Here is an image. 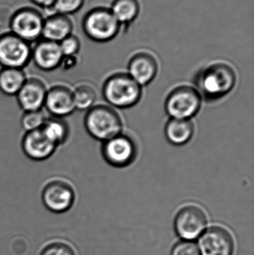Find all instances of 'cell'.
<instances>
[{
    "mask_svg": "<svg viewBox=\"0 0 254 255\" xmlns=\"http://www.w3.org/2000/svg\"><path fill=\"white\" fill-rule=\"evenodd\" d=\"M236 82L237 75L231 66L222 63L212 64L197 76V91L205 100L214 101L229 94Z\"/></svg>",
    "mask_w": 254,
    "mask_h": 255,
    "instance_id": "cell-1",
    "label": "cell"
},
{
    "mask_svg": "<svg viewBox=\"0 0 254 255\" xmlns=\"http://www.w3.org/2000/svg\"><path fill=\"white\" fill-rule=\"evenodd\" d=\"M103 96L109 104L119 109H128L140 101L142 88L129 74L116 73L104 82Z\"/></svg>",
    "mask_w": 254,
    "mask_h": 255,
    "instance_id": "cell-2",
    "label": "cell"
},
{
    "mask_svg": "<svg viewBox=\"0 0 254 255\" xmlns=\"http://www.w3.org/2000/svg\"><path fill=\"white\" fill-rule=\"evenodd\" d=\"M85 127L92 137L104 142L122 132V121L119 114L109 106H96L87 111Z\"/></svg>",
    "mask_w": 254,
    "mask_h": 255,
    "instance_id": "cell-3",
    "label": "cell"
},
{
    "mask_svg": "<svg viewBox=\"0 0 254 255\" xmlns=\"http://www.w3.org/2000/svg\"><path fill=\"white\" fill-rule=\"evenodd\" d=\"M120 25L110 9L104 6L89 9L83 20L85 34L96 43H104L114 38Z\"/></svg>",
    "mask_w": 254,
    "mask_h": 255,
    "instance_id": "cell-4",
    "label": "cell"
},
{
    "mask_svg": "<svg viewBox=\"0 0 254 255\" xmlns=\"http://www.w3.org/2000/svg\"><path fill=\"white\" fill-rule=\"evenodd\" d=\"M201 106V95L190 86L176 88L165 103L166 112L173 119L190 120L198 113Z\"/></svg>",
    "mask_w": 254,
    "mask_h": 255,
    "instance_id": "cell-5",
    "label": "cell"
},
{
    "mask_svg": "<svg viewBox=\"0 0 254 255\" xmlns=\"http://www.w3.org/2000/svg\"><path fill=\"white\" fill-rule=\"evenodd\" d=\"M32 43H28L13 34L0 37V67L22 69L31 61Z\"/></svg>",
    "mask_w": 254,
    "mask_h": 255,
    "instance_id": "cell-6",
    "label": "cell"
},
{
    "mask_svg": "<svg viewBox=\"0 0 254 255\" xmlns=\"http://www.w3.org/2000/svg\"><path fill=\"white\" fill-rule=\"evenodd\" d=\"M101 154L105 161L112 166L125 167L136 160L137 146L131 136L120 133L104 141Z\"/></svg>",
    "mask_w": 254,
    "mask_h": 255,
    "instance_id": "cell-7",
    "label": "cell"
},
{
    "mask_svg": "<svg viewBox=\"0 0 254 255\" xmlns=\"http://www.w3.org/2000/svg\"><path fill=\"white\" fill-rule=\"evenodd\" d=\"M41 198L43 205L49 211L62 214L73 207L76 199V193L70 183L56 178L45 185Z\"/></svg>",
    "mask_w": 254,
    "mask_h": 255,
    "instance_id": "cell-8",
    "label": "cell"
},
{
    "mask_svg": "<svg viewBox=\"0 0 254 255\" xmlns=\"http://www.w3.org/2000/svg\"><path fill=\"white\" fill-rule=\"evenodd\" d=\"M44 21V17L39 12L23 9L12 18L11 33L28 43H34L41 39Z\"/></svg>",
    "mask_w": 254,
    "mask_h": 255,
    "instance_id": "cell-9",
    "label": "cell"
},
{
    "mask_svg": "<svg viewBox=\"0 0 254 255\" xmlns=\"http://www.w3.org/2000/svg\"><path fill=\"white\" fill-rule=\"evenodd\" d=\"M207 223V217L201 208L187 206L182 208L176 216L174 227L182 239L189 241L203 233Z\"/></svg>",
    "mask_w": 254,
    "mask_h": 255,
    "instance_id": "cell-10",
    "label": "cell"
},
{
    "mask_svg": "<svg viewBox=\"0 0 254 255\" xmlns=\"http://www.w3.org/2000/svg\"><path fill=\"white\" fill-rule=\"evenodd\" d=\"M64 55L59 43L42 40L32 43L31 63L38 70L52 72L59 68Z\"/></svg>",
    "mask_w": 254,
    "mask_h": 255,
    "instance_id": "cell-11",
    "label": "cell"
},
{
    "mask_svg": "<svg viewBox=\"0 0 254 255\" xmlns=\"http://www.w3.org/2000/svg\"><path fill=\"white\" fill-rule=\"evenodd\" d=\"M234 241L231 234L222 227L207 229L199 240L201 255H232Z\"/></svg>",
    "mask_w": 254,
    "mask_h": 255,
    "instance_id": "cell-12",
    "label": "cell"
},
{
    "mask_svg": "<svg viewBox=\"0 0 254 255\" xmlns=\"http://www.w3.org/2000/svg\"><path fill=\"white\" fill-rule=\"evenodd\" d=\"M44 108L55 118H64L76 110L73 91L64 85H56L48 89Z\"/></svg>",
    "mask_w": 254,
    "mask_h": 255,
    "instance_id": "cell-13",
    "label": "cell"
},
{
    "mask_svg": "<svg viewBox=\"0 0 254 255\" xmlns=\"http://www.w3.org/2000/svg\"><path fill=\"white\" fill-rule=\"evenodd\" d=\"M22 151L34 161H43L53 155L58 146L45 134L41 128L25 132L21 142Z\"/></svg>",
    "mask_w": 254,
    "mask_h": 255,
    "instance_id": "cell-14",
    "label": "cell"
},
{
    "mask_svg": "<svg viewBox=\"0 0 254 255\" xmlns=\"http://www.w3.org/2000/svg\"><path fill=\"white\" fill-rule=\"evenodd\" d=\"M47 91L46 84L40 79L27 78L16 94L18 105L24 112L41 110L44 107Z\"/></svg>",
    "mask_w": 254,
    "mask_h": 255,
    "instance_id": "cell-15",
    "label": "cell"
},
{
    "mask_svg": "<svg viewBox=\"0 0 254 255\" xmlns=\"http://www.w3.org/2000/svg\"><path fill=\"white\" fill-rule=\"evenodd\" d=\"M158 64L156 58L148 52H142L134 55L128 64V74L140 86L150 84L156 77Z\"/></svg>",
    "mask_w": 254,
    "mask_h": 255,
    "instance_id": "cell-16",
    "label": "cell"
},
{
    "mask_svg": "<svg viewBox=\"0 0 254 255\" xmlns=\"http://www.w3.org/2000/svg\"><path fill=\"white\" fill-rule=\"evenodd\" d=\"M71 32L72 24L69 18L64 15H55L44 21L41 39L59 43L70 36Z\"/></svg>",
    "mask_w": 254,
    "mask_h": 255,
    "instance_id": "cell-17",
    "label": "cell"
},
{
    "mask_svg": "<svg viewBox=\"0 0 254 255\" xmlns=\"http://www.w3.org/2000/svg\"><path fill=\"white\" fill-rule=\"evenodd\" d=\"M195 132V127L190 120L171 118L165 127V135L172 145H185L190 141Z\"/></svg>",
    "mask_w": 254,
    "mask_h": 255,
    "instance_id": "cell-18",
    "label": "cell"
},
{
    "mask_svg": "<svg viewBox=\"0 0 254 255\" xmlns=\"http://www.w3.org/2000/svg\"><path fill=\"white\" fill-rule=\"evenodd\" d=\"M26 79V75L22 69L1 67L0 91L4 95L16 96Z\"/></svg>",
    "mask_w": 254,
    "mask_h": 255,
    "instance_id": "cell-19",
    "label": "cell"
},
{
    "mask_svg": "<svg viewBox=\"0 0 254 255\" xmlns=\"http://www.w3.org/2000/svg\"><path fill=\"white\" fill-rule=\"evenodd\" d=\"M41 129L48 138L58 147L67 142L70 136V127L64 118H47Z\"/></svg>",
    "mask_w": 254,
    "mask_h": 255,
    "instance_id": "cell-20",
    "label": "cell"
},
{
    "mask_svg": "<svg viewBox=\"0 0 254 255\" xmlns=\"http://www.w3.org/2000/svg\"><path fill=\"white\" fill-rule=\"evenodd\" d=\"M110 10L119 23H129L140 13L138 0H113Z\"/></svg>",
    "mask_w": 254,
    "mask_h": 255,
    "instance_id": "cell-21",
    "label": "cell"
},
{
    "mask_svg": "<svg viewBox=\"0 0 254 255\" xmlns=\"http://www.w3.org/2000/svg\"><path fill=\"white\" fill-rule=\"evenodd\" d=\"M73 91L76 110L88 111L93 107L96 100V93L92 87L82 84L76 87Z\"/></svg>",
    "mask_w": 254,
    "mask_h": 255,
    "instance_id": "cell-22",
    "label": "cell"
},
{
    "mask_svg": "<svg viewBox=\"0 0 254 255\" xmlns=\"http://www.w3.org/2000/svg\"><path fill=\"white\" fill-rule=\"evenodd\" d=\"M47 117L43 109L38 111L25 112L21 117L20 125L25 132L32 131L41 128Z\"/></svg>",
    "mask_w": 254,
    "mask_h": 255,
    "instance_id": "cell-23",
    "label": "cell"
},
{
    "mask_svg": "<svg viewBox=\"0 0 254 255\" xmlns=\"http://www.w3.org/2000/svg\"><path fill=\"white\" fill-rule=\"evenodd\" d=\"M85 0H55L52 6V13L55 15H67L76 13L82 8Z\"/></svg>",
    "mask_w": 254,
    "mask_h": 255,
    "instance_id": "cell-24",
    "label": "cell"
},
{
    "mask_svg": "<svg viewBox=\"0 0 254 255\" xmlns=\"http://www.w3.org/2000/svg\"><path fill=\"white\" fill-rule=\"evenodd\" d=\"M60 48L64 57L74 56L80 50V41L76 36L70 34L67 38L59 43Z\"/></svg>",
    "mask_w": 254,
    "mask_h": 255,
    "instance_id": "cell-25",
    "label": "cell"
},
{
    "mask_svg": "<svg viewBox=\"0 0 254 255\" xmlns=\"http://www.w3.org/2000/svg\"><path fill=\"white\" fill-rule=\"evenodd\" d=\"M40 255H76L74 250L68 244L64 243H53L49 244Z\"/></svg>",
    "mask_w": 254,
    "mask_h": 255,
    "instance_id": "cell-26",
    "label": "cell"
},
{
    "mask_svg": "<svg viewBox=\"0 0 254 255\" xmlns=\"http://www.w3.org/2000/svg\"><path fill=\"white\" fill-rule=\"evenodd\" d=\"M171 255H200V251L196 244L186 241L177 244Z\"/></svg>",
    "mask_w": 254,
    "mask_h": 255,
    "instance_id": "cell-27",
    "label": "cell"
},
{
    "mask_svg": "<svg viewBox=\"0 0 254 255\" xmlns=\"http://www.w3.org/2000/svg\"><path fill=\"white\" fill-rule=\"evenodd\" d=\"M31 1L43 8L49 9L52 8L55 0H31Z\"/></svg>",
    "mask_w": 254,
    "mask_h": 255,
    "instance_id": "cell-28",
    "label": "cell"
}]
</instances>
